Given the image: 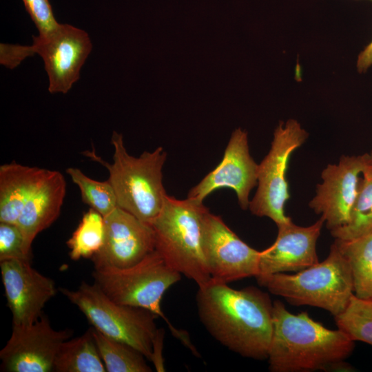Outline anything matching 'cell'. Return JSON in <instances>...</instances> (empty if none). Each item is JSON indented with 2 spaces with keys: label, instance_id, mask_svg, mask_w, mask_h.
<instances>
[{
  "label": "cell",
  "instance_id": "14",
  "mask_svg": "<svg viewBox=\"0 0 372 372\" xmlns=\"http://www.w3.org/2000/svg\"><path fill=\"white\" fill-rule=\"evenodd\" d=\"M258 164L249 153L247 132L238 128L230 137L220 163L189 192L187 198L203 203L220 188L235 191L242 209L249 206V194L258 183Z\"/></svg>",
  "mask_w": 372,
  "mask_h": 372
},
{
  "label": "cell",
  "instance_id": "1",
  "mask_svg": "<svg viewBox=\"0 0 372 372\" xmlns=\"http://www.w3.org/2000/svg\"><path fill=\"white\" fill-rule=\"evenodd\" d=\"M200 322L229 350L247 358L267 359L273 333V302L255 287L234 289L213 281L196 296Z\"/></svg>",
  "mask_w": 372,
  "mask_h": 372
},
{
  "label": "cell",
  "instance_id": "10",
  "mask_svg": "<svg viewBox=\"0 0 372 372\" xmlns=\"http://www.w3.org/2000/svg\"><path fill=\"white\" fill-rule=\"evenodd\" d=\"M202 249L213 281L228 284L259 273L260 251L242 240L209 209L203 218Z\"/></svg>",
  "mask_w": 372,
  "mask_h": 372
},
{
  "label": "cell",
  "instance_id": "6",
  "mask_svg": "<svg viewBox=\"0 0 372 372\" xmlns=\"http://www.w3.org/2000/svg\"><path fill=\"white\" fill-rule=\"evenodd\" d=\"M96 284L114 302L145 309L162 318L172 334L192 351L196 349L189 335L172 325L161 310L162 298L168 289L181 279L155 249L138 263L126 268H94Z\"/></svg>",
  "mask_w": 372,
  "mask_h": 372
},
{
  "label": "cell",
  "instance_id": "2",
  "mask_svg": "<svg viewBox=\"0 0 372 372\" xmlns=\"http://www.w3.org/2000/svg\"><path fill=\"white\" fill-rule=\"evenodd\" d=\"M355 347L345 332L331 330L308 313H290L280 300L273 302V333L268 352L272 372L348 369L345 360Z\"/></svg>",
  "mask_w": 372,
  "mask_h": 372
},
{
  "label": "cell",
  "instance_id": "13",
  "mask_svg": "<svg viewBox=\"0 0 372 372\" xmlns=\"http://www.w3.org/2000/svg\"><path fill=\"white\" fill-rule=\"evenodd\" d=\"M104 219V242L91 258L94 268L129 267L155 250V234L150 224L118 207Z\"/></svg>",
  "mask_w": 372,
  "mask_h": 372
},
{
  "label": "cell",
  "instance_id": "26",
  "mask_svg": "<svg viewBox=\"0 0 372 372\" xmlns=\"http://www.w3.org/2000/svg\"><path fill=\"white\" fill-rule=\"evenodd\" d=\"M7 260L31 261L32 254L26 250L17 224L0 223V262Z\"/></svg>",
  "mask_w": 372,
  "mask_h": 372
},
{
  "label": "cell",
  "instance_id": "15",
  "mask_svg": "<svg viewBox=\"0 0 372 372\" xmlns=\"http://www.w3.org/2000/svg\"><path fill=\"white\" fill-rule=\"evenodd\" d=\"M31 261L0 262L1 273L12 326L25 327L43 314L46 303L56 292L55 283L31 266Z\"/></svg>",
  "mask_w": 372,
  "mask_h": 372
},
{
  "label": "cell",
  "instance_id": "8",
  "mask_svg": "<svg viewBox=\"0 0 372 372\" xmlns=\"http://www.w3.org/2000/svg\"><path fill=\"white\" fill-rule=\"evenodd\" d=\"M33 45H0V63L10 69L34 53L43 59L49 79L50 93H67L79 80L80 70L92 50L87 32L68 24H60L54 31L33 36Z\"/></svg>",
  "mask_w": 372,
  "mask_h": 372
},
{
  "label": "cell",
  "instance_id": "11",
  "mask_svg": "<svg viewBox=\"0 0 372 372\" xmlns=\"http://www.w3.org/2000/svg\"><path fill=\"white\" fill-rule=\"evenodd\" d=\"M73 334L54 329L47 316L25 327L12 326L11 335L0 351L1 371L51 372L59 349Z\"/></svg>",
  "mask_w": 372,
  "mask_h": 372
},
{
  "label": "cell",
  "instance_id": "4",
  "mask_svg": "<svg viewBox=\"0 0 372 372\" xmlns=\"http://www.w3.org/2000/svg\"><path fill=\"white\" fill-rule=\"evenodd\" d=\"M256 280L291 304L318 307L334 316L345 310L354 294L349 264L335 242L322 262L293 274L279 273Z\"/></svg>",
  "mask_w": 372,
  "mask_h": 372
},
{
  "label": "cell",
  "instance_id": "9",
  "mask_svg": "<svg viewBox=\"0 0 372 372\" xmlns=\"http://www.w3.org/2000/svg\"><path fill=\"white\" fill-rule=\"evenodd\" d=\"M308 136L295 119L280 122L268 154L258 164V188L249 206L252 214L269 218L277 225L291 220L284 210L290 197L286 174L291 154Z\"/></svg>",
  "mask_w": 372,
  "mask_h": 372
},
{
  "label": "cell",
  "instance_id": "25",
  "mask_svg": "<svg viewBox=\"0 0 372 372\" xmlns=\"http://www.w3.org/2000/svg\"><path fill=\"white\" fill-rule=\"evenodd\" d=\"M338 329L353 340L372 345V299H362L354 294L345 310L334 316Z\"/></svg>",
  "mask_w": 372,
  "mask_h": 372
},
{
  "label": "cell",
  "instance_id": "23",
  "mask_svg": "<svg viewBox=\"0 0 372 372\" xmlns=\"http://www.w3.org/2000/svg\"><path fill=\"white\" fill-rule=\"evenodd\" d=\"M105 238V219L96 210L90 208L71 237L67 241L69 256L72 260L92 258L101 249Z\"/></svg>",
  "mask_w": 372,
  "mask_h": 372
},
{
  "label": "cell",
  "instance_id": "5",
  "mask_svg": "<svg viewBox=\"0 0 372 372\" xmlns=\"http://www.w3.org/2000/svg\"><path fill=\"white\" fill-rule=\"evenodd\" d=\"M207 210L203 203L167 195L161 212L150 223L155 249L172 269L198 287L211 280L202 249V223Z\"/></svg>",
  "mask_w": 372,
  "mask_h": 372
},
{
  "label": "cell",
  "instance_id": "17",
  "mask_svg": "<svg viewBox=\"0 0 372 372\" xmlns=\"http://www.w3.org/2000/svg\"><path fill=\"white\" fill-rule=\"evenodd\" d=\"M65 192L63 175L59 171L50 170L26 202L17 225L29 253L32 254V244L36 236L59 217Z\"/></svg>",
  "mask_w": 372,
  "mask_h": 372
},
{
  "label": "cell",
  "instance_id": "18",
  "mask_svg": "<svg viewBox=\"0 0 372 372\" xmlns=\"http://www.w3.org/2000/svg\"><path fill=\"white\" fill-rule=\"evenodd\" d=\"M49 172L14 161L0 166V223L17 224L26 202Z\"/></svg>",
  "mask_w": 372,
  "mask_h": 372
},
{
  "label": "cell",
  "instance_id": "30",
  "mask_svg": "<svg viewBox=\"0 0 372 372\" xmlns=\"http://www.w3.org/2000/svg\"><path fill=\"white\" fill-rule=\"evenodd\" d=\"M372 1V0H371Z\"/></svg>",
  "mask_w": 372,
  "mask_h": 372
},
{
  "label": "cell",
  "instance_id": "7",
  "mask_svg": "<svg viewBox=\"0 0 372 372\" xmlns=\"http://www.w3.org/2000/svg\"><path fill=\"white\" fill-rule=\"evenodd\" d=\"M59 291L83 313L92 327L104 335L125 343L152 360L158 333L156 315L145 309L117 303L96 284L83 282L75 290Z\"/></svg>",
  "mask_w": 372,
  "mask_h": 372
},
{
  "label": "cell",
  "instance_id": "28",
  "mask_svg": "<svg viewBox=\"0 0 372 372\" xmlns=\"http://www.w3.org/2000/svg\"><path fill=\"white\" fill-rule=\"evenodd\" d=\"M372 66V40L359 54L357 60V69L360 73L365 72Z\"/></svg>",
  "mask_w": 372,
  "mask_h": 372
},
{
  "label": "cell",
  "instance_id": "27",
  "mask_svg": "<svg viewBox=\"0 0 372 372\" xmlns=\"http://www.w3.org/2000/svg\"><path fill=\"white\" fill-rule=\"evenodd\" d=\"M23 2L39 35L47 34L59 26L60 23L54 16L49 0H23Z\"/></svg>",
  "mask_w": 372,
  "mask_h": 372
},
{
  "label": "cell",
  "instance_id": "20",
  "mask_svg": "<svg viewBox=\"0 0 372 372\" xmlns=\"http://www.w3.org/2000/svg\"><path fill=\"white\" fill-rule=\"evenodd\" d=\"M362 175L349 221L330 231L335 239L352 240L372 234V166L369 162Z\"/></svg>",
  "mask_w": 372,
  "mask_h": 372
},
{
  "label": "cell",
  "instance_id": "22",
  "mask_svg": "<svg viewBox=\"0 0 372 372\" xmlns=\"http://www.w3.org/2000/svg\"><path fill=\"white\" fill-rule=\"evenodd\" d=\"M92 333L107 372H151L145 357L131 346L108 338L93 327Z\"/></svg>",
  "mask_w": 372,
  "mask_h": 372
},
{
  "label": "cell",
  "instance_id": "24",
  "mask_svg": "<svg viewBox=\"0 0 372 372\" xmlns=\"http://www.w3.org/2000/svg\"><path fill=\"white\" fill-rule=\"evenodd\" d=\"M66 173L79 187L83 202L103 217L118 207L114 190L108 180H94L76 167L68 168Z\"/></svg>",
  "mask_w": 372,
  "mask_h": 372
},
{
  "label": "cell",
  "instance_id": "16",
  "mask_svg": "<svg viewBox=\"0 0 372 372\" xmlns=\"http://www.w3.org/2000/svg\"><path fill=\"white\" fill-rule=\"evenodd\" d=\"M324 223L320 216L307 227L297 225L292 220L277 225L275 242L260 251L259 273L256 278L298 272L318 263L316 242Z\"/></svg>",
  "mask_w": 372,
  "mask_h": 372
},
{
  "label": "cell",
  "instance_id": "19",
  "mask_svg": "<svg viewBox=\"0 0 372 372\" xmlns=\"http://www.w3.org/2000/svg\"><path fill=\"white\" fill-rule=\"evenodd\" d=\"M53 371L105 372L92 328L83 335L68 339L61 345L56 354Z\"/></svg>",
  "mask_w": 372,
  "mask_h": 372
},
{
  "label": "cell",
  "instance_id": "3",
  "mask_svg": "<svg viewBox=\"0 0 372 372\" xmlns=\"http://www.w3.org/2000/svg\"><path fill=\"white\" fill-rule=\"evenodd\" d=\"M112 163L103 161L94 152L86 156L103 165L109 173L118 207L150 224L161 212L167 196L163 184L162 169L167 153L162 147L144 152L138 157L130 155L121 134L114 131Z\"/></svg>",
  "mask_w": 372,
  "mask_h": 372
},
{
  "label": "cell",
  "instance_id": "21",
  "mask_svg": "<svg viewBox=\"0 0 372 372\" xmlns=\"http://www.w3.org/2000/svg\"><path fill=\"white\" fill-rule=\"evenodd\" d=\"M351 271L354 295L372 299V234L352 240L335 239Z\"/></svg>",
  "mask_w": 372,
  "mask_h": 372
},
{
  "label": "cell",
  "instance_id": "29",
  "mask_svg": "<svg viewBox=\"0 0 372 372\" xmlns=\"http://www.w3.org/2000/svg\"><path fill=\"white\" fill-rule=\"evenodd\" d=\"M368 158L369 164L372 166V150L370 152V153H368Z\"/></svg>",
  "mask_w": 372,
  "mask_h": 372
},
{
  "label": "cell",
  "instance_id": "12",
  "mask_svg": "<svg viewBox=\"0 0 372 372\" xmlns=\"http://www.w3.org/2000/svg\"><path fill=\"white\" fill-rule=\"evenodd\" d=\"M369 164L368 153L342 156L337 164H329L322 172V183L316 187L309 206L324 219L331 231L349 220L362 175Z\"/></svg>",
  "mask_w": 372,
  "mask_h": 372
}]
</instances>
